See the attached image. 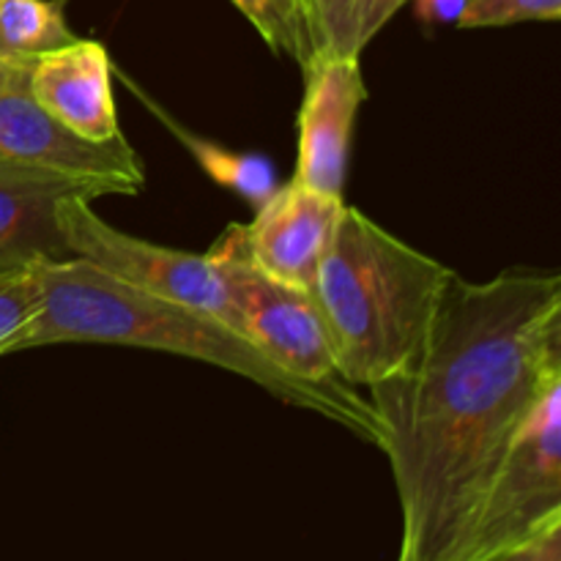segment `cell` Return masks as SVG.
Returning <instances> with one entry per match:
<instances>
[{"instance_id":"cell-1","label":"cell","mask_w":561,"mask_h":561,"mask_svg":"<svg viewBox=\"0 0 561 561\" xmlns=\"http://www.w3.org/2000/svg\"><path fill=\"white\" fill-rule=\"evenodd\" d=\"M559 378V272L453 274L414 356L367 387L403 513L398 561H469L493 474Z\"/></svg>"},{"instance_id":"cell-2","label":"cell","mask_w":561,"mask_h":561,"mask_svg":"<svg viewBox=\"0 0 561 561\" xmlns=\"http://www.w3.org/2000/svg\"><path fill=\"white\" fill-rule=\"evenodd\" d=\"M42 310L20 340V351L64 343L151 348L208 362L257 383L277 400L337 422L378 447V420L370 400L351 383L316 387L279 370L255 343L219 318L151 296L77 261L36 266Z\"/></svg>"},{"instance_id":"cell-3","label":"cell","mask_w":561,"mask_h":561,"mask_svg":"<svg viewBox=\"0 0 561 561\" xmlns=\"http://www.w3.org/2000/svg\"><path fill=\"white\" fill-rule=\"evenodd\" d=\"M453 274L345 206L312 290L337 376L370 387L398 373L420 348Z\"/></svg>"},{"instance_id":"cell-4","label":"cell","mask_w":561,"mask_h":561,"mask_svg":"<svg viewBox=\"0 0 561 561\" xmlns=\"http://www.w3.org/2000/svg\"><path fill=\"white\" fill-rule=\"evenodd\" d=\"M233 305L239 329L290 378L316 387H340L332 340L316 299L307 290L268 277L247 250L244 225H230L206 252Z\"/></svg>"},{"instance_id":"cell-5","label":"cell","mask_w":561,"mask_h":561,"mask_svg":"<svg viewBox=\"0 0 561 561\" xmlns=\"http://www.w3.org/2000/svg\"><path fill=\"white\" fill-rule=\"evenodd\" d=\"M58 228L77 261L131 288L179 301L239 329L228 290L208 255L159 247L124 233L104 222L91 208V201L82 197H64L58 203Z\"/></svg>"},{"instance_id":"cell-6","label":"cell","mask_w":561,"mask_h":561,"mask_svg":"<svg viewBox=\"0 0 561 561\" xmlns=\"http://www.w3.org/2000/svg\"><path fill=\"white\" fill-rule=\"evenodd\" d=\"M561 518V378L531 405L477 515L469 561L515 546Z\"/></svg>"},{"instance_id":"cell-7","label":"cell","mask_w":561,"mask_h":561,"mask_svg":"<svg viewBox=\"0 0 561 561\" xmlns=\"http://www.w3.org/2000/svg\"><path fill=\"white\" fill-rule=\"evenodd\" d=\"M33 58L0 55V159L142 186L146 173L124 135L88 142L55 121L31 93Z\"/></svg>"},{"instance_id":"cell-8","label":"cell","mask_w":561,"mask_h":561,"mask_svg":"<svg viewBox=\"0 0 561 561\" xmlns=\"http://www.w3.org/2000/svg\"><path fill=\"white\" fill-rule=\"evenodd\" d=\"M140 186L107 175H80L42 164L0 159V274L33 272L42 263L71 261L58 228L64 197L96 201L137 195Z\"/></svg>"},{"instance_id":"cell-9","label":"cell","mask_w":561,"mask_h":561,"mask_svg":"<svg viewBox=\"0 0 561 561\" xmlns=\"http://www.w3.org/2000/svg\"><path fill=\"white\" fill-rule=\"evenodd\" d=\"M301 71L305 99L294 181L323 195L343 197L356 115L367 99L362 60L356 55L316 53L301 64Z\"/></svg>"},{"instance_id":"cell-10","label":"cell","mask_w":561,"mask_h":561,"mask_svg":"<svg viewBox=\"0 0 561 561\" xmlns=\"http://www.w3.org/2000/svg\"><path fill=\"white\" fill-rule=\"evenodd\" d=\"M343 208V197L323 195L294 179L277 186L255 208V219L244 225L247 250L255 266L279 283L312 294Z\"/></svg>"},{"instance_id":"cell-11","label":"cell","mask_w":561,"mask_h":561,"mask_svg":"<svg viewBox=\"0 0 561 561\" xmlns=\"http://www.w3.org/2000/svg\"><path fill=\"white\" fill-rule=\"evenodd\" d=\"M31 93L55 121L88 142L124 135L113 96V64L104 44L77 38L33 58Z\"/></svg>"},{"instance_id":"cell-12","label":"cell","mask_w":561,"mask_h":561,"mask_svg":"<svg viewBox=\"0 0 561 561\" xmlns=\"http://www.w3.org/2000/svg\"><path fill=\"white\" fill-rule=\"evenodd\" d=\"M124 80L126 85L135 91V96L140 99V102L146 104V107L151 110L164 126H168L170 135H173L175 140H179L181 146L197 159V164H201V168L206 170V175H211L219 186H225V190L244 197L252 208L261 206V203L277 190L279 184H277V173H274V164L268 162L263 153H236V151H228L225 146H219V142L195 135V131L186 129L184 124H179L173 115L164 113V110L159 107L148 93H142L129 77H124Z\"/></svg>"},{"instance_id":"cell-13","label":"cell","mask_w":561,"mask_h":561,"mask_svg":"<svg viewBox=\"0 0 561 561\" xmlns=\"http://www.w3.org/2000/svg\"><path fill=\"white\" fill-rule=\"evenodd\" d=\"M409 0H310L305 9L307 58L316 53L356 55Z\"/></svg>"},{"instance_id":"cell-14","label":"cell","mask_w":561,"mask_h":561,"mask_svg":"<svg viewBox=\"0 0 561 561\" xmlns=\"http://www.w3.org/2000/svg\"><path fill=\"white\" fill-rule=\"evenodd\" d=\"M77 33L66 25L60 3L53 0H0V55L53 53L77 42Z\"/></svg>"},{"instance_id":"cell-15","label":"cell","mask_w":561,"mask_h":561,"mask_svg":"<svg viewBox=\"0 0 561 561\" xmlns=\"http://www.w3.org/2000/svg\"><path fill=\"white\" fill-rule=\"evenodd\" d=\"M42 310V285L33 272L0 274V356L20 351L22 334Z\"/></svg>"},{"instance_id":"cell-16","label":"cell","mask_w":561,"mask_h":561,"mask_svg":"<svg viewBox=\"0 0 561 561\" xmlns=\"http://www.w3.org/2000/svg\"><path fill=\"white\" fill-rule=\"evenodd\" d=\"M561 0H466L458 27H504L518 22H557Z\"/></svg>"},{"instance_id":"cell-17","label":"cell","mask_w":561,"mask_h":561,"mask_svg":"<svg viewBox=\"0 0 561 561\" xmlns=\"http://www.w3.org/2000/svg\"><path fill=\"white\" fill-rule=\"evenodd\" d=\"M263 3H266L268 16L274 22V33H277V53L290 55L301 66L307 60L301 0H263Z\"/></svg>"},{"instance_id":"cell-18","label":"cell","mask_w":561,"mask_h":561,"mask_svg":"<svg viewBox=\"0 0 561 561\" xmlns=\"http://www.w3.org/2000/svg\"><path fill=\"white\" fill-rule=\"evenodd\" d=\"M480 561H561V518Z\"/></svg>"},{"instance_id":"cell-19","label":"cell","mask_w":561,"mask_h":561,"mask_svg":"<svg viewBox=\"0 0 561 561\" xmlns=\"http://www.w3.org/2000/svg\"><path fill=\"white\" fill-rule=\"evenodd\" d=\"M414 11L425 25H458L466 0H414Z\"/></svg>"},{"instance_id":"cell-20","label":"cell","mask_w":561,"mask_h":561,"mask_svg":"<svg viewBox=\"0 0 561 561\" xmlns=\"http://www.w3.org/2000/svg\"><path fill=\"white\" fill-rule=\"evenodd\" d=\"M230 3H233L236 9H239L241 14L252 22V27L261 33L263 42H266L268 47L277 53V33H274V22H272V16H268L266 3H263V0H230Z\"/></svg>"},{"instance_id":"cell-21","label":"cell","mask_w":561,"mask_h":561,"mask_svg":"<svg viewBox=\"0 0 561 561\" xmlns=\"http://www.w3.org/2000/svg\"><path fill=\"white\" fill-rule=\"evenodd\" d=\"M307 3H310V0H301V25H305V9H307ZM307 42V38H305Z\"/></svg>"}]
</instances>
